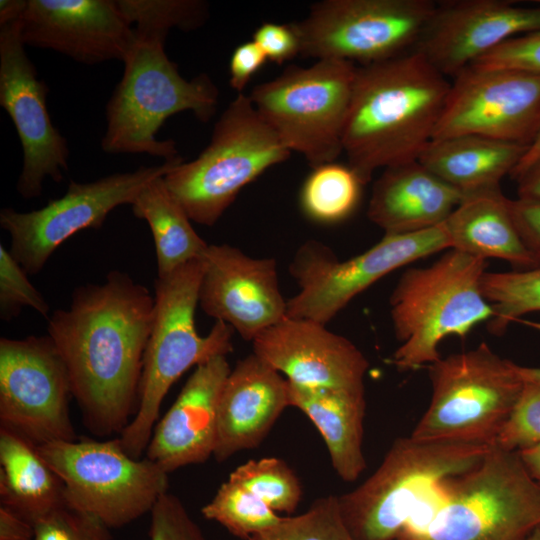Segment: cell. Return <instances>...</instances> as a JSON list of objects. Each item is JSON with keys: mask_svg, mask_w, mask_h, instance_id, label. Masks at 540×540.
Masks as SVG:
<instances>
[{"mask_svg": "<svg viewBox=\"0 0 540 540\" xmlns=\"http://www.w3.org/2000/svg\"><path fill=\"white\" fill-rule=\"evenodd\" d=\"M154 297L128 274L78 287L69 309L48 318V336L67 368L83 424L96 436L119 433L138 406Z\"/></svg>", "mask_w": 540, "mask_h": 540, "instance_id": "obj_1", "label": "cell"}, {"mask_svg": "<svg viewBox=\"0 0 540 540\" xmlns=\"http://www.w3.org/2000/svg\"><path fill=\"white\" fill-rule=\"evenodd\" d=\"M450 87L415 50L357 66L343 153L363 185L379 169L418 160L433 139Z\"/></svg>", "mask_w": 540, "mask_h": 540, "instance_id": "obj_2", "label": "cell"}, {"mask_svg": "<svg viewBox=\"0 0 540 540\" xmlns=\"http://www.w3.org/2000/svg\"><path fill=\"white\" fill-rule=\"evenodd\" d=\"M134 31L122 78L106 105L101 148L110 154L144 153L169 161L179 156L178 150L174 140L156 138L161 126L183 111L209 122L217 110L219 91L205 73L190 80L181 76L165 52L167 33Z\"/></svg>", "mask_w": 540, "mask_h": 540, "instance_id": "obj_3", "label": "cell"}, {"mask_svg": "<svg viewBox=\"0 0 540 540\" xmlns=\"http://www.w3.org/2000/svg\"><path fill=\"white\" fill-rule=\"evenodd\" d=\"M204 270L202 258L191 260L165 276H157L154 318L146 345L138 406L120 434L124 450L140 456L150 442L163 399L191 367L233 350V328L216 321L206 336L195 327V309Z\"/></svg>", "mask_w": 540, "mask_h": 540, "instance_id": "obj_4", "label": "cell"}, {"mask_svg": "<svg viewBox=\"0 0 540 540\" xmlns=\"http://www.w3.org/2000/svg\"><path fill=\"white\" fill-rule=\"evenodd\" d=\"M487 265V260L450 249L429 266L403 272L389 299L400 342L391 363L398 370L436 362L446 337L463 338L492 318V306L481 290Z\"/></svg>", "mask_w": 540, "mask_h": 540, "instance_id": "obj_5", "label": "cell"}, {"mask_svg": "<svg viewBox=\"0 0 540 540\" xmlns=\"http://www.w3.org/2000/svg\"><path fill=\"white\" fill-rule=\"evenodd\" d=\"M290 155L249 96L240 93L216 121L198 157L179 163L163 179L191 221L212 226L246 185Z\"/></svg>", "mask_w": 540, "mask_h": 540, "instance_id": "obj_6", "label": "cell"}, {"mask_svg": "<svg viewBox=\"0 0 540 540\" xmlns=\"http://www.w3.org/2000/svg\"><path fill=\"white\" fill-rule=\"evenodd\" d=\"M491 447L396 439L367 480L337 496L346 528L355 540H398L436 484L473 469Z\"/></svg>", "mask_w": 540, "mask_h": 540, "instance_id": "obj_7", "label": "cell"}, {"mask_svg": "<svg viewBox=\"0 0 540 540\" xmlns=\"http://www.w3.org/2000/svg\"><path fill=\"white\" fill-rule=\"evenodd\" d=\"M441 489V505L413 540H524L540 527V483L518 451L492 446Z\"/></svg>", "mask_w": 540, "mask_h": 540, "instance_id": "obj_8", "label": "cell"}, {"mask_svg": "<svg viewBox=\"0 0 540 540\" xmlns=\"http://www.w3.org/2000/svg\"><path fill=\"white\" fill-rule=\"evenodd\" d=\"M430 404L411 437L493 446L524 386L518 364L486 343L428 365Z\"/></svg>", "mask_w": 540, "mask_h": 540, "instance_id": "obj_9", "label": "cell"}, {"mask_svg": "<svg viewBox=\"0 0 540 540\" xmlns=\"http://www.w3.org/2000/svg\"><path fill=\"white\" fill-rule=\"evenodd\" d=\"M357 65L336 59L289 65L248 95L258 114L290 152L311 168L335 162L343 153V133Z\"/></svg>", "mask_w": 540, "mask_h": 540, "instance_id": "obj_10", "label": "cell"}, {"mask_svg": "<svg viewBox=\"0 0 540 540\" xmlns=\"http://www.w3.org/2000/svg\"><path fill=\"white\" fill-rule=\"evenodd\" d=\"M36 447L64 483L66 503L110 528L151 512L168 489V473L146 457H131L119 438L52 441Z\"/></svg>", "mask_w": 540, "mask_h": 540, "instance_id": "obj_11", "label": "cell"}, {"mask_svg": "<svg viewBox=\"0 0 540 540\" xmlns=\"http://www.w3.org/2000/svg\"><path fill=\"white\" fill-rule=\"evenodd\" d=\"M435 6L431 0H322L290 24L301 56L363 66L414 50Z\"/></svg>", "mask_w": 540, "mask_h": 540, "instance_id": "obj_12", "label": "cell"}, {"mask_svg": "<svg viewBox=\"0 0 540 540\" xmlns=\"http://www.w3.org/2000/svg\"><path fill=\"white\" fill-rule=\"evenodd\" d=\"M445 249H450V241L444 223L417 232L384 234L371 248L344 261L327 245L308 240L289 265L299 291L287 301L286 316L326 325L385 275Z\"/></svg>", "mask_w": 540, "mask_h": 540, "instance_id": "obj_13", "label": "cell"}, {"mask_svg": "<svg viewBox=\"0 0 540 540\" xmlns=\"http://www.w3.org/2000/svg\"><path fill=\"white\" fill-rule=\"evenodd\" d=\"M181 162L183 158L178 156L92 182L70 181L63 196L37 210L1 209L0 225L10 235V254L27 274L38 273L65 240L81 230L100 228L113 209L131 205L148 183L164 177Z\"/></svg>", "mask_w": 540, "mask_h": 540, "instance_id": "obj_14", "label": "cell"}, {"mask_svg": "<svg viewBox=\"0 0 540 540\" xmlns=\"http://www.w3.org/2000/svg\"><path fill=\"white\" fill-rule=\"evenodd\" d=\"M71 383L52 339H0V422L36 446L76 440Z\"/></svg>", "mask_w": 540, "mask_h": 540, "instance_id": "obj_15", "label": "cell"}, {"mask_svg": "<svg viewBox=\"0 0 540 540\" xmlns=\"http://www.w3.org/2000/svg\"><path fill=\"white\" fill-rule=\"evenodd\" d=\"M47 94V85L25 52L20 18L0 23V105L22 146L16 189L25 199L39 197L47 178L61 182L68 169V142L50 119Z\"/></svg>", "mask_w": 540, "mask_h": 540, "instance_id": "obj_16", "label": "cell"}, {"mask_svg": "<svg viewBox=\"0 0 540 540\" xmlns=\"http://www.w3.org/2000/svg\"><path fill=\"white\" fill-rule=\"evenodd\" d=\"M540 127V75L467 68L453 78L433 139L478 135L529 147Z\"/></svg>", "mask_w": 540, "mask_h": 540, "instance_id": "obj_17", "label": "cell"}, {"mask_svg": "<svg viewBox=\"0 0 540 540\" xmlns=\"http://www.w3.org/2000/svg\"><path fill=\"white\" fill-rule=\"evenodd\" d=\"M540 30V4L453 0L436 4L414 50L454 78L505 41Z\"/></svg>", "mask_w": 540, "mask_h": 540, "instance_id": "obj_18", "label": "cell"}, {"mask_svg": "<svg viewBox=\"0 0 540 540\" xmlns=\"http://www.w3.org/2000/svg\"><path fill=\"white\" fill-rule=\"evenodd\" d=\"M201 309L247 341L286 317L273 258H253L231 245H209L202 257Z\"/></svg>", "mask_w": 540, "mask_h": 540, "instance_id": "obj_19", "label": "cell"}, {"mask_svg": "<svg viewBox=\"0 0 540 540\" xmlns=\"http://www.w3.org/2000/svg\"><path fill=\"white\" fill-rule=\"evenodd\" d=\"M20 23L25 46L88 65L123 62L135 41L117 0H26Z\"/></svg>", "mask_w": 540, "mask_h": 540, "instance_id": "obj_20", "label": "cell"}, {"mask_svg": "<svg viewBox=\"0 0 540 540\" xmlns=\"http://www.w3.org/2000/svg\"><path fill=\"white\" fill-rule=\"evenodd\" d=\"M253 353L287 380L307 387L364 390L368 361L324 324L284 317L253 341Z\"/></svg>", "mask_w": 540, "mask_h": 540, "instance_id": "obj_21", "label": "cell"}, {"mask_svg": "<svg viewBox=\"0 0 540 540\" xmlns=\"http://www.w3.org/2000/svg\"><path fill=\"white\" fill-rule=\"evenodd\" d=\"M231 369L226 356L200 364L173 405L155 425L146 458L166 473L205 462L217 442L218 405Z\"/></svg>", "mask_w": 540, "mask_h": 540, "instance_id": "obj_22", "label": "cell"}, {"mask_svg": "<svg viewBox=\"0 0 540 540\" xmlns=\"http://www.w3.org/2000/svg\"><path fill=\"white\" fill-rule=\"evenodd\" d=\"M289 406L287 379L255 353L239 360L219 398L217 461L258 446Z\"/></svg>", "mask_w": 540, "mask_h": 540, "instance_id": "obj_23", "label": "cell"}, {"mask_svg": "<svg viewBox=\"0 0 540 540\" xmlns=\"http://www.w3.org/2000/svg\"><path fill=\"white\" fill-rule=\"evenodd\" d=\"M463 197L416 160L383 169L367 216L384 234L417 232L444 223Z\"/></svg>", "mask_w": 540, "mask_h": 540, "instance_id": "obj_24", "label": "cell"}, {"mask_svg": "<svg viewBox=\"0 0 540 540\" xmlns=\"http://www.w3.org/2000/svg\"><path fill=\"white\" fill-rule=\"evenodd\" d=\"M290 406L301 410L321 433L333 468L346 482L366 468L362 451L364 390L307 387L287 380Z\"/></svg>", "mask_w": 540, "mask_h": 540, "instance_id": "obj_25", "label": "cell"}, {"mask_svg": "<svg viewBox=\"0 0 540 540\" xmlns=\"http://www.w3.org/2000/svg\"><path fill=\"white\" fill-rule=\"evenodd\" d=\"M450 249L487 260L497 258L520 269L533 268L500 187L465 194L444 222Z\"/></svg>", "mask_w": 540, "mask_h": 540, "instance_id": "obj_26", "label": "cell"}, {"mask_svg": "<svg viewBox=\"0 0 540 540\" xmlns=\"http://www.w3.org/2000/svg\"><path fill=\"white\" fill-rule=\"evenodd\" d=\"M528 146L478 135L432 140L418 161L464 195L500 187Z\"/></svg>", "mask_w": 540, "mask_h": 540, "instance_id": "obj_27", "label": "cell"}, {"mask_svg": "<svg viewBox=\"0 0 540 540\" xmlns=\"http://www.w3.org/2000/svg\"><path fill=\"white\" fill-rule=\"evenodd\" d=\"M1 505L34 524L66 504L65 486L34 443L0 428Z\"/></svg>", "mask_w": 540, "mask_h": 540, "instance_id": "obj_28", "label": "cell"}, {"mask_svg": "<svg viewBox=\"0 0 540 540\" xmlns=\"http://www.w3.org/2000/svg\"><path fill=\"white\" fill-rule=\"evenodd\" d=\"M134 215L149 225L156 250L157 276L202 258L208 244L196 233L191 219L168 191L163 177L148 183L131 204Z\"/></svg>", "mask_w": 540, "mask_h": 540, "instance_id": "obj_29", "label": "cell"}, {"mask_svg": "<svg viewBox=\"0 0 540 540\" xmlns=\"http://www.w3.org/2000/svg\"><path fill=\"white\" fill-rule=\"evenodd\" d=\"M364 186L348 166L331 162L312 168L300 191V206L311 220L333 224L349 217Z\"/></svg>", "mask_w": 540, "mask_h": 540, "instance_id": "obj_30", "label": "cell"}, {"mask_svg": "<svg viewBox=\"0 0 540 540\" xmlns=\"http://www.w3.org/2000/svg\"><path fill=\"white\" fill-rule=\"evenodd\" d=\"M481 290L493 309L487 328L493 335H502L517 318L540 311V267L486 271L481 279Z\"/></svg>", "mask_w": 540, "mask_h": 540, "instance_id": "obj_31", "label": "cell"}, {"mask_svg": "<svg viewBox=\"0 0 540 540\" xmlns=\"http://www.w3.org/2000/svg\"><path fill=\"white\" fill-rule=\"evenodd\" d=\"M201 513L206 519L218 522L243 540L272 527L282 519L264 501L230 479L219 487Z\"/></svg>", "mask_w": 540, "mask_h": 540, "instance_id": "obj_32", "label": "cell"}, {"mask_svg": "<svg viewBox=\"0 0 540 540\" xmlns=\"http://www.w3.org/2000/svg\"><path fill=\"white\" fill-rule=\"evenodd\" d=\"M228 479L249 490L275 512H294L302 497L298 477L276 457L249 460L233 470Z\"/></svg>", "mask_w": 540, "mask_h": 540, "instance_id": "obj_33", "label": "cell"}, {"mask_svg": "<svg viewBox=\"0 0 540 540\" xmlns=\"http://www.w3.org/2000/svg\"><path fill=\"white\" fill-rule=\"evenodd\" d=\"M247 540H355L346 528L338 506V497L316 500L304 513L282 517L272 527Z\"/></svg>", "mask_w": 540, "mask_h": 540, "instance_id": "obj_34", "label": "cell"}, {"mask_svg": "<svg viewBox=\"0 0 540 540\" xmlns=\"http://www.w3.org/2000/svg\"><path fill=\"white\" fill-rule=\"evenodd\" d=\"M117 4L135 28L166 33L172 28L196 30L209 17V4L203 0H117Z\"/></svg>", "mask_w": 540, "mask_h": 540, "instance_id": "obj_35", "label": "cell"}, {"mask_svg": "<svg viewBox=\"0 0 540 540\" xmlns=\"http://www.w3.org/2000/svg\"><path fill=\"white\" fill-rule=\"evenodd\" d=\"M540 444V384L524 380L522 392L493 446L521 451Z\"/></svg>", "mask_w": 540, "mask_h": 540, "instance_id": "obj_36", "label": "cell"}, {"mask_svg": "<svg viewBox=\"0 0 540 540\" xmlns=\"http://www.w3.org/2000/svg\"><path fill=\"white\" fill-rule=\"evenodd\" d=\"M27 272L10 252L0 246V316L3 320L16 317L23 307H31L48 318L49 305L32 285Z\"/></svg>", "mask_w": 540, "mask_h": 540, "instance_id": "obj_37", "label": "cell"}, {"mask_svg": "<svg viewBox=\"0 0 540 540\" xmlns=\"http://www.w3.org/2000/svg\"><path fill=\"white\" fill-rule=\"evenodd\" d=\"M33 540H112L98 517L67 503L34 524Z\"/></svg>", "mask_w": 540, "mask_h": 540, "instance_id": "obj_38", "label": "cell"}, {"mask_svg": "<svg viewBox=\"0 0 540 540\" xmlns=\"http://www.w3.org/2000/svg\"><path fill=\"white\" fill-rule=\"evenodd\" d=\"M469 68L515 70L540 75V30L505 41Z\"/></svg>", "mask_w": 540, "mask_h": 540, "instance_id": "obj_39", "label": "cell"}, {"mask_svg": "<svg viewBox=\"0 0 540 540\" xmlns=\"http://www.w3.org/2000/svg\"><path fill=\"white\" fill-rule=\"evenodd\" d=\"M150 540H206L182 502L166 492L151 510Z\"/></svg>", "mask_w": 540, "mask_h": 540, "instance_id": "obj_40", "label": "cell"}, {"mask_svg": "<svg viewBox=\"0 0 540 540\" xmlns=\"http://www.w3.org/2000/svg\"><path fill=\"white\" fill-rule=\"evenodd\" d=\"M252 41L260 47L267 60L279 65L300 52L298 37L290 23L265 22L254 31Z\"/></svg>", "mask_w": 540, "mask_h": 540, "instance_id": "obj_41", "label": "cell"}, {"mask_svg": "<svg viewBox=\"0 0 540 540\" xmlns=\"http://www.w3.org/2000/svg\"><path fill=\"white\" fill-rule=\"evenodd\" d=\"M509 211L533 268L540 267V200L509 199Z\"/></svg>", "mask_w": 540, "mask_h": 540, "instance_id": "obj_42", "label": "cell"}, {"mask_svg": "<svg viewBox=\"0 0 540 540\" xmlns=\"http://www.w3.org/2000/svg\"><path fill=\"white\" fill-rule=\"evenodd\" d=\"M267 61V57L254 41H247L238 45L231 54L229 61V85L237 92L244 93V89Z\"/></svg>", "mask_w": 540, "mask_h": 540, "instance_id": "obj_43", "label": "cell"}, {"mask_svg": "<svg viewBox=\"0 0 540 540\" xmlns=\"http://www.w3.org/2000/svg\"><path fill=\"white\" fill-rule=\"evenodd\" d=\"M34 526L23 517L0 507V540H33Z\"/></svg>", "mask_w": 540, "mask_h": 540, "instance_id": "obj_44", "label": "cell"}, {"mask_svg": "<svg viewBox=\"0 0 540 540\" xmlns=\"http://www.w3.org/2000/svg\"><path fill=\"white\" fill-rule=\"evenodd\" d=\"M515 181L518 198L540 200V159L528 167Z\"/></svg>", "mask_w": 540, "mask_h": 540, "instance_id": "obj_45", "label": "cell"}, {"mask_svg": "<svg viewBox=\"0 0 540 540\" xmlns=\"http://www.w3.org/2000/svg\"><path fill=\"white\" fill-rule=\"evenodd\" d=\"M538 159H540V127L532 143L529 145L526 153L524 154V156L522 157V159L515 167L510 176L515 180Z\"/></svg>", "mask_w": 540, "mask_h": 540, "instance_id": "obj_46", "label": "cell"}, {"mask_svg": "<svg viewBox=\"0 0 540 540\" xmlns=\"http://www.w3.org/2000/svg\"><path fill=\"white\" fill-rule=\"evenodd\" d=\"M529 474L540 483V444L518 451Z\"/></svg>", "mask_w": 540, "mask_h": 540, "instance_id": "obj_47", "label": "cell"}, {"mask_svg": "<svg viewBox=\"0 0 540 540\" xmlns=\"http://www.w3.org/2000/svg\"><path fill=\"white\" fill-rule=\"evenodd\" d=\"M26 5V0H1L0 23L20 18Z\"/></svg>", "mask_w": 540, "mask_h": 540, "instance_id": "obj_48", "label": "cell"}, {"mask_svg": "<svg viewBox=\"0 0 540 540\" xmlns=\"http://www.w3.org/2000/svg\"><path fill=\"white\" fill-rule=\"evenodd\" d=\"M518 371L524 380L540 384V367L518 365Z\"/></svg>", "mask_w": 540, "mask_h": 540, "instance_id": "obj_49", "label": "cell"}, {"mask_svg": "<svg viewBox=\"0 0 540 540\" xmlns=\"http://www.w3.org/2000/svg\"><path fill=\"white\" fill-rule=\"evenodd\" d=\"M524 540H540V527L534 529Z\"/></svg>", "mask_w": 540, "mask_h": 540, "instance_id": "obj_50", "label": "cell"}, {"mask_svg": "<svg viewBox=\"0 0 540 540\" xmlns=\"http://www.w3.org/2000/svg\"><path fill=\"white\" fill-rule=\"evenodd\" d=\"M537 3H539V4H540V0H538V1H537Z\"/></svg>", "mask_w": 540, "mask_h": 540, "instance_id": "obj_51", "label": "cell"}]
</instances>
